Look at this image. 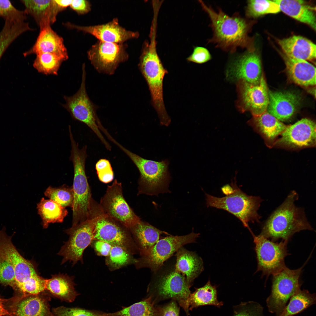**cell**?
<instances>
[{
	"label": "cell",
	"mask_w": 316,
	"mask_h": 316,
	"mask_svg": "<svg viewBox=\"0 0 316 316\" xmlns=\"http://www.w3.org/2000/svg\"><path fill=\"white\" fill-rule=\"evenodd\" d=\"M281 137L274 143L276 146L291 148L313 146L316 143V124L308 118H303L287 126Z\"/></svg>",
	"instance_id": "e0dca14e"
},
{
	"label": "cell",
	"mask_w": 316,
	"mask_h": 316,
	"mask_svg": "<svg viewBox=\"0 0 316 316\" xmlns=\"http://www.w3.org/2000/svg\"><path fill=\"white\" fill-rule=\"evenodd\" d=\"M86 72L85 64L82 66L81 83L80 87L74 95L64 96L66 104L63 105L75 119L83 122L89 127L97 135L107 149L111 147L100 130L101 123L96 114L95 106L89 98L86 90Z\"/></svg>",
	"instance_id": "ba28073f"
},
{
	"label": "cell",
	"mask_w": 316,
	"mask_h": 316,
	"mask_svg": "<svg viewBox=\"0 0 316 316\" xmlns=\"http://www.w3.org/2000/svg\"><path fill=\"white\" fill-rule=\"evenodd\" d=\"M73 278L66 274L52 275L46 279V290L55 296L67 302H73L78 295L74 287Z\"/></svg>",
	"instance_id": "f546056e"
},
{
	"label": "cell",
	"mask_w": 316,
	"mask_h": 316,
	"mask_svg": "<svg viewBox=\"0 0 316 316\" xmlns=\"http://www.w3.org/2000/svg\"><path fill=\"white\" fill-rule=\"evenodd\" d=\"M114 143L129 157L139 170L141 193L152 195L166 192L170 178L168 160L158 162L147 159L130 152L116 141Z\"/></svg>",
	"instance_id": "52a82bcc"
},
{
	"label": "cell",
	"mask_w": 316,
	"mask_h": 316,
	"mask_svg": "<svg viewBox=\"0 0 316 316\" xmlns=\"http://www.w3.org/2000/svg\"><path fill=\"white\" fill-rule=\"evenodd\" d=\"M4 300L0 298V316H13L5 308L3 303Z\"/></svg>",
	"instance_id": "f907efd6"
},
{
	"label": "cell",
	"mask_w": 316,
	"mask_h": 316,
	"mask_svg": "<svg viewBox=\"0 0 316 316\" xmlns=\"http://www.w3.org/2000/svg\"><path fill=\"white\" fill-rule=\"evenodd\" d=\"M42 53H48L57 55L65 61L68 58L67 49L63 38L48 25L40 29L35 43L28 50L23 53L24 56Z\"/></svg>",
	"instance_id": "ffe728a7"
},
{
	"label": "cell",
	"mask_w": 316,
	"mask_h": 316,
	"mask_svg": "<svg viewBox=\"0 0 316 316\" xmlns=\"http://www.w3.org/2000/svg\"><path fill=\"white\" fill-rule=\"evenodd\" d=\"M316 303V295L305 290H298L290 298L278 316H293L303 311Z\"/></svg>",
	"instance_id": "836d02e7"
},
{
	"label": "cell",
	"mask_w": 316,
	"mask_h": 316,
	"mask_svg": "<svg viewBox=\"0 0 316 316\" xmlns=\"http://www.w3.org/2000/svg\"><path fill=\"white\" fill-rule=\"evenodd\" d=\"M262 307L257 303H242L235 306L233 316H263Z\"/></svg>",
	"instance_id": "60d3db41"
},
{
	"label": "cell",
	"mask_w": 316,
	"mask_h": 316,
	"mask_svg": "<svg viewBox=\"0 0 316 316\" xmlns=\"http://www.w3.org/2000/svg\"><path fill=\"white\" fill-rule=\"evenodd\" d=\"M199 1L211 21L213 35L209 42L231 53L238 47L246 48L247 50L254 49L252 40L248 35L250 28L248 21L238 14L230 16L220 9L216 11L202 1Z\"/></svg>",
	"instance_id": "6da1fadb"
},
{
	"label": "cell",
	"mask_w": 316,
	"mask_h": 316,
	"mask_svg": "<svg viewBox=\"0 0 316 316\" xmlns=\"http://www.w3.org/2000/svg\"><path fill=\"white\" fill-rule=\"evenodd\" d=\"M148 287L149 296L155 303L171 299L177 301L189 314L188 300L191 293L190 287L185 277L174 267L154 273Z\"/></svg>",
	"instance_id": "8992f818"
},
{
	"label": "cell",
	"mask_w": 316,
	"mask_h": 316,
	"mask_svg": "<svg viewBox=\"0 0 316 316\" xmlns=\"http://www.w3.org/2000/svg\"><path fill=\"white\" fill-rule=\"evenodd\" d=\"M139 245L141 255L147 254L163 233L169 235L149 223L140 220L131 228Z\"/></svg>",
	"instance_id": "4dcf8cb0"
},
{
	"label": "cell",
	"mask_w": 316,
	"mask_h": 316,
	"mask_svg": "<svg viewBox=\"0 0 316 316\" xmlns=\"http://www.w3.org/2000/svg\"><path fill=\"white\" fill-rule=\"evenodd\" d=\"M24 11L32 16L40 28L54 23L59 13L63 10L55 0H21Z\"/></svg>",
	"instance_id": "603a6c76"
},
{
	"label": "cell",
	"mask_w": 316,
	"mask_h": 316,
	"mask_svg": "<svg viewBox=\"0 0 316 316\" xmlns=\"http://www.w3.org/2000/svg\"><path fill=\"white\" fill-rule=\"evenodd\" d=\"M70 7L80 15L86 14L91 10L90 3L85 0H72Z\"/></svg>",
	"instance_id": "bcb514c9"
},
{
	"label": "cell",
	"mask_w": 316,
	"mask_h": 316,
	"mask_svg": "<svg viewBox=\"0 0 316 316\" xmlns=\"http://www.w3.org/2000/svg\"><path fill=\"white\" fill-rule=\"evenodd\" d=\"M278 42L283 53L289 57L307 61L316 58L315 44L305 37L293 35L279 40Z\"/></svg>",
	"instance_id": "cb8c5ba5"
},
{
	"label": "cell",
	"mask_w": 316,
	"mask_h": 316,
	"mask_svg": "<svg viewBox=\"0 0 316 316\" xmlns=\"http://www.w3.org/2000/svg\"><path fill=\"white\" fill-rule=\"evenodd\" d=\"M101 204L104 214L127 228L131 229L141 220L125 200L121 183L116 180L108 186Z\"/></svg>",
	"instance_id": "5bb4252c"
},
{
	"label": "cell",
	"mask_w": 316,
	"mask_h": 316,
	"mask_svg": "<svg viewBox=\"0 0 316 316\" xmlns=\"http://www.w3.org/2000/svg\"><path fill=\"white\" fill-rule=\"evenodd\" d=\"M255 244L257 261L256 272H262L263 276H268L277 273L286 266L284 260L288 255L287 248L288 241L275 242L259 235L251 233Z\"/></svg>",
	"instance_id": "30bf717a"
},
{
	"label": "cell",
	"mask_w": 316,
	"mask_h": 316,
	"mask_svg": "<svg viewBox=\"0 0 316 316\" xmlns=\"http://www.w3.org/2000/svg\"><path fill=\"white\" fill-rule=\"evenodd\" d=\"M71 144L70 159L73 163L74 172L72 186L73 193L72 226H74L90 217L91 196L85 171L87 146L79 149L78 143L75 140L72 141Z\"/></svg>",
	"instance_id": "5b68a950"
},
{
	"label": "cell",
	"mask_w": 316,
	"mask_h": 316,
	"mask_svg": "<svg viewBox=\"0 0 316 316\" xmlns=\"http://www.w3.org/2000/svg\"><path fill=\"white\" fill-rule=\"evenodd\" d=\"M236 177L230 184L221 188L226 196L219 197L205 193L206 205L232 214L250 231L248 223L259 222L261 218L258 211L263 200L259 196L249 195L243 192L237 185Z\"/></svg>",
	"instance_id": "277c9868"
},
{
	"label": "cell",
	"mask_w": 316,
	"mask_h": 316,
	"mask_svg": "<svg viewBox=\"0 0 316 316\" xmlns=\"http://www.w3.org/2000/svg\"><path fill=\"white\" fill-rule=\"evenodd\" d=\"M238 84V105L241 111H249L255 116L267 111L269 102V91L262 74L257 84H251L242 80H239Z\"/></svg>",
	"instance_id": "2e32d148"
},
{
	"label": "cell",
	"mask_w": 316,
	"mask_h": 316,
	"mask_svg": "<svg viewBox=\"0 0 316 316\" xmlns=\"http://www.w3.org/2000/svg\"><path fill=\"white\" fill-rule=\"evenodd\" d=\"M159 316H179V308L176 301L172 300L163 307H159Z\"/></svg>",
	"instance_id": "f6af8a7d"
},
{
	"label": "cell",
	"mask_w": 316,
	"mask_h": 316,
	"mask_svg": "<svg viewBox=\"0 0 316 316\" xmlns=\"http://www.w3.org/2000/svg\"><path fill=\"white\" fill-rule=\"evenodd\" d=\"M288 76L295 83L303 87L316 84V68L307 61L289 57L281 53Z\"/></svg>",
	"instance_id": "d4e9b609"
},
{
	"label": "cell",
	"mask_w": 316,
	"mask_h": 316,
	"mask_svg": "<svg viewBox=\"0 0 316 316\" xmlns=\"http://www.w3.org/2000/svg\"><path fill=\"white\" fill-rule=\"evenodd\" d=\"M280 10L289 16L305 23L315 30V8L308 2L301 0H275Z\"/></svg>",
	"instance_id": "83f0119b"
},
{
	"label": "cell",
	"mask_w": 316,
	"mask_h": 316,
	"mask_svg": "<svg viewBox=\"0 0 316 316\" xmlns=\"http://www.w3.org/2000/svg\"><path fill=\"white\" fill-rule=\"evenodd\" d=\"M27 15L24 10L16 8L8 0H0V18L5 21H25Z\"/></svg>",
	"instance_id": "f35d334b"
},
{
	"label": "cell",
	"mask_w": 316,
	"mask_h": 316,
	"mask_svg": "<svg viewBox=\"0 0 316 316\" xmlns=\"http://www.w3.org/2000/svg\"><path fill=\"white\" fill-rule=\"evenodd\" d=\"M298 195L291 191L284 201L262 224L260 235L275 241L280 239L288 241L296 233L313 230L304 209L296 205Z\"/></svg>",
	"instance_id": "7a4b0ae2"
},
{
	"label": "cell",
	"mask_w": 316,
	"mask_h": 316,
	"mask_svg": "<svg viewBox=\"0 0 316 316\" xmlns=\"http://www.w3.org/2000/svg\"><path fill=\"white\" fill-rule=\"evenodd\" d=\"M53 312L55 316H109V313L64 306L53 309Z\"/></svg>",
	"instance_id": "ab89813d"
},
{
	"label": "cell",
	"mask_w": 316,
	"mask_h": 316,
	"mask_svg": "<svg viewBox=\"0 0 316 316\" xmlns=\"http://www.w3.org/2000/svg\"><path fill=\"white\" fill-rule=\"evenodd\" d=\"M176 256L175 269L185 277L190 287L194 279L203 270L202 260L196 253L183 246L177 251Z\"/></svg>",
	"instance_id": "4316f807"
},
{
	"label": "cell",
	"mask_w": 316,
	"mask_h": 316,
	"mask_svg": "<svg viewBox=\"0 0 316 316\" xmlns=\"http://www.w3.org/2000/svg\"><path fill=\"white\" fill-rule=\"evenodd\" d=\"M112 168L109 161L106 159H101L96 163L95 169L97 173Z\"/></svg>",
	"instance_id": "c3c4849f"
},
{
	"label": "cell",
	"mask_w": 316,
	"mask_h": 316,
	"mask_svg": "<svg viewBox=\"0 0 316 316\" xmlns=\"http://www.w3.org/2000/svg\"><path fill=\"white\" fill-rule=\"evenodd\" d=\"M72 0H55V1L63 11L68 6H70Z\"/></svg>",
	"instance_id": "681fc988"
},
{
	"label": "cell",
	"mask_w": 316,
	"mask_h": 316,
	"mask_svg": "<svg viewBox=\"0 0 316 316\" xmlns=\"http://www.w3.org/2000/svg\"><path fill=\"white\" fill-rule=\"evenodd\" d=\"M280 11L279 5L274 0H250L248 1L245 14L248 17L256 18Z\"/></svg>",
	"instance_id": "8d00e7d4"
},
{
	"label": "cell",
	"mask_w": 316,
	"mask_h": 316,
	"mask_svg": "<svg viewBox=\"0 0 316 316\" xmlns=\"http://www.w3.org/2000/svg\"><path fill=\"white\" fill-rule=\"evenodd\" d=\"M199 233L193 231L182 236H168L159 239L148 253L140 259V264L150 269L155 273L163 266L164 262L183 245L195 243Z\"/></svg>",
	"instance_id": "4fadbf2b"
},
{
	"label": "cell",
	"mask_w": 316,
	"mask_h": 316,
	"mask_svg": "<svg viewBox=\"0 0 316 316\" xmlns=\"http://www.w3.org/2000/svg\"><path fill=\"white\" fill-rule=\"evenodd\" d=\"M211 58V55L207 49L203 47H196L187 60L190 62L202 64L209 61Z\"/></svg>",
	"instance_id": "ee69618b"
},
{
	"label": "cell",
	"mask_w": 316,
	"mask_h": 316,
	"mask_svg": "<svg viewBox=\"0 0 316 316\" xmlns=\"http://www.w3.org/2000/svg\"><path fill=\"white\" fill-rule=\"evenodd\" d=\"M189 310L200 306L212 305L220 307L223 305L217 298V291L215 286L212 285L210 281L202 287L196 288L190 293L188 300Z\"/></svg>",
	"instance_id": "d6a6232c"
},
{
	"label": "cell",
	"mask_w": 316,
	"mask_h": 316,
	"mask_svg": "<svg viewBox=\"0 0 316 316\" xmlns=\"http://www.w3.org/2000/svg\"><path fill=\"white\" fill-rule=\"evenodd\" d=\"M37 208L44 229L47 228L51 223L63 222L68 213L65 207L54 201L44 197L37 204Z\"/></svg>",
	"instance_id": "1f68e13d"
},
{
	"label": "cell",
	"mask_w": 316,
	"mask_h": 316,
	"mask_svg": "<svg viewBox=\"0 0 316 316\" xmlns=\"http://www.w3.org/2000/svg\"><path fill=\"white\" fill-rule=\"evenodd\" d=\"M39 294L22 295L13 299L11 313L13 316H55L47 299Z\"/></svg>",
	"instance_id": "7402d4cb"
},
{
	"label": "cell",
	"mask_w": 316,
	"mask_h": 316,
	"mask_svg": "<svg viewBox=\"0 0 316 316\" xmlns=\"http://www.w3.org/2000/svg\"><path fill=\"white\" fill-rule=\"evenodd\" d=\"M269 97L267 111L281 122L291 118L300 104L299 96L292 92L269 91Z\"/></svg>",
	"instance_id": "44dd1931"
},
{
	"label": "cell",
	"mask_w": 316,
	"mask_h": 316,
	"mask_svg": "<svg viewBox=\"0 0 316 316\" xmlns=\"http://www.w3.org/2000/svg\"><path fill=\"white\" fill-rule=\"evenodd\" d=\"M126 44L98 41L87 51L91 64L99 73L112 75L121 63L126 61L129 55Z\"/></svg>",
	"instance_id": "7c38bea8"
},
{
	"label": "cell",
	"mask_w": 316,
	"mask_h": 316,
	"mask_svg": "<svg viewBox=\"0 0 316 316\" xmlns=\"http://www.w3.org/2000/svg\"><path fill=\"white\" fill-rule=\"evenodd\" d=\"M228 73L230 77L248 83L258 84L262 75L260 59L255 49L247 50L232 63Z\"/></svg>",
	"instance_id": "d6986e66"
},
{
	"label": "cell",
	"mask_w": 316,
	"mask_h": 316,
	"mask_svg": "<svg viewBox=\"0 0 316 316\" xmlns=\"http://www.w3.org/2000/svg\"><path fill=\"white\" fill-rule=\"evenodd\" d=\"M110 263L115 267H121L129 261V256L123 247L119 245H113L109 255Z\"/></svg>",
	"instance_id": "7bdbcfd3"
},
{
	"label": "cell",
	"mask_w": 316,
	"mask_h": 316,
	"mask_svg": "<svg viewBox=\"0 0 316 316\" xmlns=\"http://www.w3.org/2000/svg\"><path fill=\"white\" fill-rule=\"evenodd\" d=\"M100 215L90 217L65 231L69 238L58 253L63 257L61 264L69 261L74 265L78 261H82L83 251L93 240L94 227Z\"/></svg>",
	"instance_id": "8fae6325"
},
{
	"label": "cell",
	"mask_w": 316,
	"mask_h": 316,
	"mask_svg": "<svg viewBox=\"0 0 316 316\" xmlns=\"http://www.w3.org/2000/svg\"><path fill=\"white\" fill-rule=\"evenodd\" d=\"M63 25L68 29L90 34L99 41L104 42L124 43L128 40L138 38L139 35L138 32L127 30L121 26L117 18L104 24L93 26L79 25L69 22Z\"/></svg>",
	"instance_id": "ac0fdd59"
},
{
	"label": "cell",
	"mask_w": 316,
	"mask_h": 316,
	"mask_svg": "<svg viewBox=\"0 0 316 316\" xmlns=\"http://www.w3.org/2000/svg\"><path fill=\"white\" fill-rule=\"evenodd\" d=\"M248 123L269 143H273L287 126L267 111L259 115L253 116Z\"/></svg>",
	"instance_id": "f1b7e54d"
},
{
	"label": "cell",
	"mask_w": 316,
	"mask_h": 316,
	"mask_svg": "<svg viewBox=\"0 0 316 316\" xmlns=\"http://www.w3.org/2000/svg\"><path fill=\"white\" fill-rule=\"evenodd\" d=\"M109 316H159V307L148 297L116 312L109 313Z\"/></svg>",
	"instance_id": "e575fe53"
},
{
	"label": "cell",
	"mask_w": 316,
	"mask_h": 316,
	"mask_svg": "<svg viewBox=\"0 0 316 316\" xmlns=\"http://www.w3.org/2000/svg\"><path fill=\"white\" fill-rule=\"evenodd\" d=\"M0 284L9 286L15 290V275L11 265L0 256Z\"/></svg>",
	"instance_id": "b9f144b4"
},
{
	"label": "cell",
	"mask_w": 316,
	"mask_h": 316,
	"mask_svg": "<svg viewBox=\"0 0 316 316\" xmlns=\"http://www.w3.org/2000/svg\"><path fill=\"white\" fill-rule=\"evenodd\" d=\"M45 196L64 207L72 208L73 203V193L72 187L64 185L59 187L50 186L44 192Z\"/></svg>",
	"instance_id": "74e56055"
},
{
	"label": "cell",
	"mask_w": 316,
	"mask_h": 316,
	"mask_svg": "<svg viewBox=\"0 0 316 316\" xmlns=\"http://www.w3.org/2000/svg\"><path fill=\"white\" fill-rule=\"evenodd\" d=\"M15 233L12 236L8 235L5 226L0 230V256L13 268L15 275V290L19 291L24 285L37 274L31 262L25 259L13 244L12 238Z\"/></svg>",
	"instance_id": "9a60e30c"
},
{
	"label": "cell",
	"mask_w": 316,
	"mask_h": 316,
	"mask_svg": "<svg viewBox=\"0 0 316 316\" xmlns=\"http://www.w3.org/2000/svg\"><path fill=\"white\" fill-rule=\"evenodd\" d=\"M104 213L100 214L93 231V239L107 242L112 245L123 247L126 241L124 231Z\"/></svg>",
	"instance_id": "484cf974"
},
{
	"label": "cell",
	"mask_w": 316,
	"mask_h": 316,
	"mask_svg": "<svg viewBox=\"0 0 316 316\" xmlns=\"http://www.w3.org/2000/svg\"><path fill=\"white\" fill-rule=\"evenodd\" d=\"M36 55L33 66L39 73L46 75H57L62 63L65 60L61 57L48 53H42Z\"/></svg>",
	"instance_id": "d590c367"
},
{
	"label": "cell",
	"mask_w": 316,
	"mask_h": 316,
	"mask_svg": "<svg viewBox=\"0 0 316 316\" xmlns=\"http://www.w3.org/2000/svg\"><path fill=\"white\" fill-rule=\"evenodd\" d=\"M156 33L150 34V41L144 43L138 65L139 68L148 85L152 104L157 113L161 125L168 126L171 119L164 104L163 83L165 75L168 73L157 53Z\"/></svg>",
	"instance_id": "3957f363"
},
{
	"label": "cell",
	"mask_w": 316,
	"mask_h": 316,
	"mask_svg": "<svg viewBox=\"0 0 316 316\" xmlns=\"http://www.w3.org/2000/svg\"><path fill=\"white\" fill-rule=\"evenodd\" d=\"M112 245L104 241L97 240L95 243V247L97 252L101 255L109 256Z\"/></svg>",
	"instance_id": "7dc6e473"
},
{
	"label": "cell",
	"mask_w": 316,
	"mask_h": 316,
	"mask_svg": "<svg viewBox=\"0 0 316 316\" xmlns=\"http://www.w3.org/2000/svg\"><path fill=\"white\" fill-rule=\"evenodd\" d=\"M302 269H291L285 266L273 275L271 294L266 300L269 312L278 316L288 300L300 288Z\"/></svg>",
	"instance_id": "9c48e42d"
}]
</instances>
